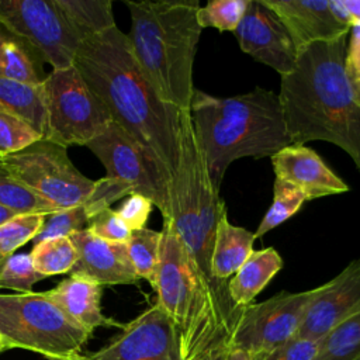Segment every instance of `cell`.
<instances>
[{"label": "cell", "mask_w": 360, "mask_h": 360, "mask_svg": "<svg viewBox=\"0 0 360 360\" xmlns=\"http://www.w3.org/2000/svg\"><path fill=\"white\" fill-rule=\"evenodd\" d=\"M107 107L112 121L134 138L170 179L180 155L181 111L165 103L114 27L80 42L73 63Z\"/></svg>", "instance_id": "obj_1"}, {"label": "cell", "mask_w": 360, "mask_h": 360, "mask_svg": "<svg viewBox=\"0 0 360 360\" xmlns=\"http://www.w3.org/2000/svg\"><path fill=\"white\" fill-rule=\"evenodd\" d=\"M346 37L298 52L281 76L280 101L292 145L326 141L343 149L360 170V107L345 75Z\"/></svg>", "instance_id": "obj_2"}, {"label": "cell", "mask_w": 360, "mask_h": 360, "mask_svg": "<svg viewBox=\"0 0 360 360\" xmlns=\"http://www.w3.org/2000/svg\"><path fill=\"white\" fill-rule=\"evenodd\" d=\"M152 287L179 332L183 360L218 357L231 347L242 308L232 302L228 281L210 278L194 264L170 219H163Z\"/></svg>", "instance_id": "obj_3"}, {"label": "cell", "mask_w": 360, "mask_h": 360, "mask_svg": "<svg viewBox=\"0 0 360 360\" xmlns=\"http://www.w3.org/2000/svg\"><path fill=\"white\" fill-rule=\"evenodd\" d=\"M190 117L210 179L218 190L232 162L271 158L292 145L278 93L263 87L232 97L195 89Z\"/></svg>", "instance_id": "obj_4"}, {"label": "cell", "mask_w": 360, "mask_h": 360, "mask_svg": "<svg viewBox=\"0 0 360 360\" xmlns=\"http://www.w3.org/2000/svg\"><path fill=\"white\" fill-rule=\"evenodd\" d=\"M131 15L127 34L134 56L167 104L188 111L194 94L193 66L201 35L198 0L125 1Z\"/></svg>", "instance_id": "obj_5"}, {"label": "cell", "mask_w": 360, "mask_h": 360, "mask_svg": "<svg viewBox=\"0 0 360 360\" xmlns=\"http://www.w3.org/2000/svg\"><path fill=\"white\" fill-rule=\"evenodd\" d=\"M226 212L219 190L212 184L195 139L188 111H181L180 155L170 181V217L194 264L210 278L211 255L219 218Z\"/></svg>", "instance_id": "obj_6"}, {"label": "cell", "mask_w": 360, "mask_h": 360, "mask_svg": "<svg viewBox=\"0 0 360 360\" xmlns=\"http://www.w3.org/2000/svg\"><path fill=\"white\" fill-rule=\"evenodd\" d=\"M90 335L46 291L0 294V339L4 350L17 347L49 360L69 359L80 353Z\"/></svg>", "instance_id": "obj_7"}, {"label": "cell", "mask_w": 360, "mask_h": 360, "mask_svg": "<svg viewBox=\"0 0 360 360\" xmlns=\"http://www.w3.org/2000/svg\"><path fill=\"white\" fill-rule=\"evenodd\" d=\"M39 87L45 110L44 139L65 148L86 146L112 122L107 107L75 65L52 69Z\"/></svg>", "instance_id": "obj_8"}, {"label": "cell", "mask_w": 360, "mask_h": 360, "mask_svg": "<svg viewBox=\"0 0 360 360\" xmlns=\"http://www.w3.org/2000/svg\"><path fill=\"white\" fill-rule=\"evenodd\" d=\"M0 159L21 186L58 211L83 204L94 187V180L75 167L65 146L44 138Z\"/></svg>", "instance_id": "obj_9"}, {"label": "cell", "mask_w": 360, "mask_h": 360, "mask_svg": "<svg viewBox=\"0 0 360 360\" xmlns=\"http://www.w3.org/2000/svg\"><path fill=\"white\" fill-rule=\"evenodd\" d=\"M104 165L107 177L132 188V194L149 198L163 219L170 217V179L152 156L114 121L86 145Z\"/></svg>", "instance_id": "obj_10"}, {"label": "cell", "mask_w": 360, "mask_h": 360, "mask_svg": "<svg viewBox=\"0 0 360 360\" xmlns=\"http://www.w3.org/2000/svg\"><path fill=\"white\" fill-rule=\"evenodd\" d=\"M318 291L319 287L300 292L281 291L243 307L231 346L248 352L256 360L294 339Z\"/></svg>", "instance_id": "obj_11"}, {"label": "cell", "mask_w": 360, "mask_h": 360, "mask_svg": "<svg viewBox=\"0 0 360 360\" xmlns=\"http://www.w3.org/2000/svg\"><path fill=\"white\" fill-rule=\"evenodd\" d=\"M0 25L53 70L73 66L80 45L53 0H0Z\"/></svg>", "instance_id": "obj_12"}, {"label": "cell", "mask_w": 360, "mask_h": 360, "mask_svg": "<svg viewBox=\"0 0 360 360\" xmlns=\"http://www.w3.org/2000/svg\"><path fill=\"white\" fill-rule=\"evenodd\" d=\"M90 360H183L179 332L169 315L155 302L122 326L105 347Z\"/></svg>", "instance_id": "obj_13"}, {"label": "cell", "mask_w": 360, "mask_h": 360, "mask_svg": "<svg viewBox=\"0 0 360 360\" xmlns=\"http://www.w3.org/2000/svg\"><path fill=\"white\" fill-rule=\"evenodd\" d=\"M233 34L245 53L281 76L295 68L298 51L291 35L281 20L262 0H249Z\"/></svg>", "instance_id": "obj_14"}, {"label": "cell", "mask_w": 360, "mask_h": 360, "mask_svg": "<svg viewBox=\"0 0 360 360\" xmlns=\"http://www.w3.org/2000/svg\"><path fill=\"white\" fill-rule=\"evenodd\" d=\"M360 309V259L352 260L336 277L319 285L297 336L321 340Z\"/></svg>", "instance_id": "obj_15"}, {"label": "cell", "mask_w": 360, "mask_h": 360, "mask_svg": "<svg viewBox=\"0 0 360 360\" xmlns=\"http://www.w3.org/2000/svg\"><path fill=\"white\" fill-rule=\"evenodd\" d=\"M285 25L300 52L315 42L346 37L350 27L332 10L330 0H262Z\"/></svg>", "instance_id": "obj_16"}, {"label": "cell", "mask_w": 360, "mask_h": 360, "mask_svg": "<svg viewBox=\"0 0 360 360\" xmlns=\"http://www.w3.org/2000/svg\"><path fill=\"white\" fill-rule=\"evenodd\" d=\"M77 252V262L70 276H79L103 285L136 284L134 266L129 260L127 243L108 242L94 236L89 229L69 236Z\"/></svg>", "instance_id": "obj_17"}, {"label": "cell", "mask_w": 360, "mask_h": 360, "mask_svg": "<svg viewBox=\"0 0 360 360\" xmlns=\"http://www.w3.org/2000/svg\"><path fill=\"white\" fill-rule=\"evenodd\" d=\"M276 179L295 186L307 200L343 194L349 186L311 148L290 145L270 158Z\"/></svg>", "instance_id": "obj_18"}, {"label": "cell", "mask_w": 360, "mask_h": 360, "mask_svg": "<svg viewBox=\"0 0 360 360\" xmlns=\"http://www.w3.org/2000/svg\"><path fill=\"white\" fill-rule=\"evenodd\" d=\"M46 294L70 319L90 333L98 326H124L103 314L100 307L101 285L96 281L69 276Z\"/></svg>", "instance_id": "obj_19"}, {"label": "cell", "mask_w": 360, "mask_h": 360, "mask_svg": "<svg viewBox=\"0 0 360 360\" xmlns=\"http://www.w3.org/2000/svg\"><path fill=\"white\" fill-rule=\"evenodd\" d=\"M281 267L283 259L274 248L253 250L239 270L228 280L232 302L239 308L253 304V300L267 287Z\"/></svg>", "instance_id": "obj_20"}, {"label": "cell", "mask_w": 360, "mask_h": 360, "mask_svg": "<svg viewBox=\"0 0 360 360\" xmlns=\"http://www.w3.org/2000/svg\"><path fill=\"white\" fill-rule=\"evenodd\" d=\"M255 240L256 236L253 232L231 224L228 212H225L219 218L215 231L211 255L212 277L228 281L255 250Z\"/></svg>", "instance_id": "obj_21"}, {"label": "cell", "mask_w": 360, "mask_h": 360, "mask_svg": "<svg viewBox=\"0 0 360 360\" xmlns=\"http://www.w3.org/2000/svg\"><path fill=\"white\" fill-rule=\"evenodd\" d=\"M0 76L41 86L46 77L44 62L21 38L0 25Z\"/></svg>", "instance_id": "obj_22"}, {"label": "cell", "mask_w": 360, "mask_h": 360, "mask_svg": "<svg viewBox=\"0 0 360 360\" xmlns=\"http://www.w3.org/2000/svg\"><path fill=\"white\" fill-rule=\"evenodd\" d=\"M79 42L100 35L115 25L110 0H53Z\"/></svg>", "instance_id": "obj_23"}, {"label": "cell", "mask_w": 360, "mask_h": 360, "mask_svg": "<svg viewBox=\"0 0 360 360\" xmlns=\"http://www.w3.org/2000/svg\"><path fill=\"white\" fill-rule=\"evenodd\" d=\"M0 108L27 121L44 138L45 110L39 86L0 76Z\"/></svg>", "instance_id": "obj_24"}, {"label": "cell", "mask_w": 360, "mask_h": 360, "mask_svg": "<svg viewBox=\"0 0 360 360\" xmlns=\"http://www.w3.org/2000/svg\"><path fill=\"white\" fill-rule=\"evenodd\" d=\"M315 360H360V309L318 340Z\"/></svg>", "instance_id": "obj_25"}, {"label": "cell", "mask_w": 360, "mask_h": 360, "mask_svg": "<svg viewBox=\"0 0 360 360\" xmlns=\"http://www.w3.org/2000/svg\"><path fill=\"white\" fill-rule=\"evenodd\" d=\"M30 256L35 270L44 277L70 273L77 262V252L69 236L39 242L32 246Z\"/></svg>", "instance_id": "obj_26"}, {"label": "cell", "mask_w": 360, "mask_h": 360, "mask_svg": "<svg viewBox=\"0 0 360 360\" xmlns=\"http://www.w3.org/2000/svg\"><path fill=\"white\" fill-rule=\"evenodd\" d=\"M305 201H308L307 197L295 186L281 179H274L271 205L257 225V229L253 232L255 236L262 238L271 229L290 219L301 210Z\"/></svg>", "instance_id": "obj_27"}, {"label": "cell", "mask_w": 360, "mask_h": 360, "mask_svg": "<svg viewBox=\"0 0 360 360\" xmlns=\"http://www.w3.org/2000/svg\"><path fill=\"white\" fill-rule=\"evenodd\" d=\"M160 248V232L148 229L131 231V236L127 242V250L129 260L134 266L136 276L146 280L150 285L155 283Z\"/></svg>", "instance_id": "obj_28"}, {"label": "cell", "mask_w": 360, "mask_h": 360, "mask_svg": "<svg viewBox=\"0 0 360 360\" xmlns=\"http://www.w3.org/2000/svg\"><path fill=\"white\" fill-rule=\"evenodd\" d=\"M0 204L17 214H52L55 207L21 186L0 159Z\"/></svg>", "instance_id": "obj_29"}, {"label": "cell", "mask_w": 360, "mask_h": 360, "mask_svg": "<svg viewBox=\"0 0 360 360\" xmlns=\"http://www.w3.org/2000/svg\"><path fill=\"white\" fill-rule=\"evenodd\" d=\"M45 218L46 214H18L0 225V264L39 233Z\"/></svg>", "instance_id": "obj_30"}, {"label": "cell", "mask_w": 360, "mask_h": 360, "mask_svg": "<svg viewBox=\"0 0 360 360\" xmlns=\"http://www.w3.org/2000/svg\"><path fill=\"white\" fill-rule=\"evenodd\" d=\"M90 219L91 214L84 202L68 210H59L48 214L42 229L32 239V246L51 238L70 236L75 232L83 231L87 228Z\"/></svg>", "instance_id": "obj_31"}, {"label": "cell", "mask_w": 360, "mask_h": 360, "mask_svg": "<svg viewBox=\"0 0 360 360\" xmlns=\"http://www.w3.org/2000/svg\"><path fill=\"white\" fill-rule=\"evenodd\" d=\"M249 0H214L200 7L197 20L201 28L212 27L219 31H235Z\"/></svg>", "instance_id": "obj_32"}, {"label": "cell", "mask_w": 360, "mask_h": 360, "mask_svg": "<svg viewBox=\"0 0 360 360\" xmlns=\"http://www.w3.org/2000/svg\"><path fill=\"white\" fill-rule=\"evenodd\" d=\"M45 278L32 264L30 253H17L0 264V288L30 292L32 285Z\"/></svg>", "instance_id": "obj_33"}, {"label": "cell", "mask_w": 360, "mask_h": 360, "mask_svg": "<svg viewBox=\"0 0 360 360\" xmlns=\"http://www.w3.org/2000/svg\"><path fill=\"white\" fill-rule=\"evenodd\" d=\"M41 138L27 121L0 108V158L15 153Z\"/></svg>", "instance_id": "obj_34"}, {"label": "cell", "mask_w": 360, "mask_h": 360, "mask_svg": "<svg viewBox=\"0 0 360 360\" xmlns=\"http://www.w3.org/2000/svg\"><path fill=\"white\" fill-rule=\"evenodd\" d=\"M131 194H132V188L128 184L105 176L103 179L94 180V187L91 190V194L84 201V204L89 208L93 218L97 212L105 208H110L112 202Z\"/></svg>", "instance_id": "obj_35"}, {"label": "cell", "mask_w": 360, "mask_h": 360, "mask_svg": "<svg viewBox=\"0 0 360 360\" xmlns=\"http://www.w3.org/2000/svg\"><path fill=\"white\" fill-rule=\"evenodd\" d=\"M94 236L117 243H127L131 236V229L118 217L112 208H105L97 212L87 224V228Z\"/></svg>", "instance_id": "obj_36"}, {"label": "cell", "mask_w": 360, "mask_h": 360, "mask_svg": "<svg viewBox=\"0 0 360 360\" xmlns=\"http://www.w3.org/2000/svg\"><path fill=\"white\" fill-rule=\"evenodd\" d=\"M345 52V75L356 104L360 107V25L350 28Z\"/></svg>", "instance_id": "obj_37"}, {"label": "cell", "mask_w": 360, "mask_h": 360, "mask_svg": "<svg viewBox=\"0 0 360 360\" xmlns=\"http://www.w3.org/2000/svg\"><path fill=\"white\" fill-rule=\"evenodd\" d=\"M152 207L153 202L149 198L141 194H131L120 205L117 214L131 231H136L145 228Z\"/></svg>", "instance_id": "obj_38"}, {"label": "cell", "mask_w": 360, "mask_h": 360, "mask_svg": "<svg viewBox=\"0 0 360 360\" xmlns=\"http://www.w3.org/2000/svg\"><path fill=\"white\" fill-rule=\"evenodd\" d=\"M318 340L295 336L283 346L256 360H315Z\"/></svg>", "instance_id": "obj_39"}, {"label": "cell", "mask_w": 360, "mask_h": 360, "mask_svg": "<svg viewBox=\"0 0 360 360\" xmlns=\"http://www.w3.org/2000/svg\"><path fill=\"white\" fill-rule=\"evenodd\" d=\"M336 17L346 25H360V0H330Z\"/></svg>", "instance_id": "obj_40"}, {"label": "cell", "mask_w": 360, "mask_h": 360, "mask_svg": "<svg viewBox=\"0 0 360 360\" xmlns=\"http://www.w3.org/2000/svg\"><path fill=\"white\" fill-rule=\"evenodd\" d=\"M221 360H255L248 352L238 349V347H229L222 356Z\"/></svg>", "instance_id": "obj_41"}, {"label": "cell", "mask_w": 360, "mask_h": 360, "mask_svg": "<svg viewBox=\"0 0 360 360\" xmlns=\"http://www.w3.org/2000/svg\"><path fill=\"white\" fill-rule=\"evenodd\" d=\"M15 215H18L15 211H13V210H10V208H7V207H4V205L0 204V225H3L4 222L10 221V219L14 218Z\"/></svg>", "instance_id": "obj_42"}, {"label": "cell", "mask_w": 360, "mask_h": 360, "mask_svg": "<svg viewBox=\"0 0 360 360\" xmlns=\"http://www.w3.org/2000/svg\"><path fill=\"white\" fill-rule=\"evenodd\" d=\"M58 360H90V357H89V356H80V354H77V356H75V357H69V359H58Z\"/></svg>", "instance_id": "obj_43"}, {"label": "cell", "mask_w": 360, "mask_h": 360, "mask_svg": "<svg viewBox=\"0 0 360 360\" xmlns=\"http://www.w3.org/2000/svg\"><path fill=\"white\" fill-rule=\"evenodd\" d=\"M204 360H221V356H218V357H210V359H204Z\"/></svg>", "instance_id": "obj_44"}, {"label": "cell", "mask_w": 360, "mask_h": 360, "mask_svg": "<svg viewBox=\"0 0 360 360\" xmlns=\"http://www.w3.org/2000/svg\"><path fill=\"white\" fill-rule=\"evenodd\" d=\"M0 352H4V346H3V342L0 339Z\"/></svg>", "instance_id": "obj_45"}]
</instances>
